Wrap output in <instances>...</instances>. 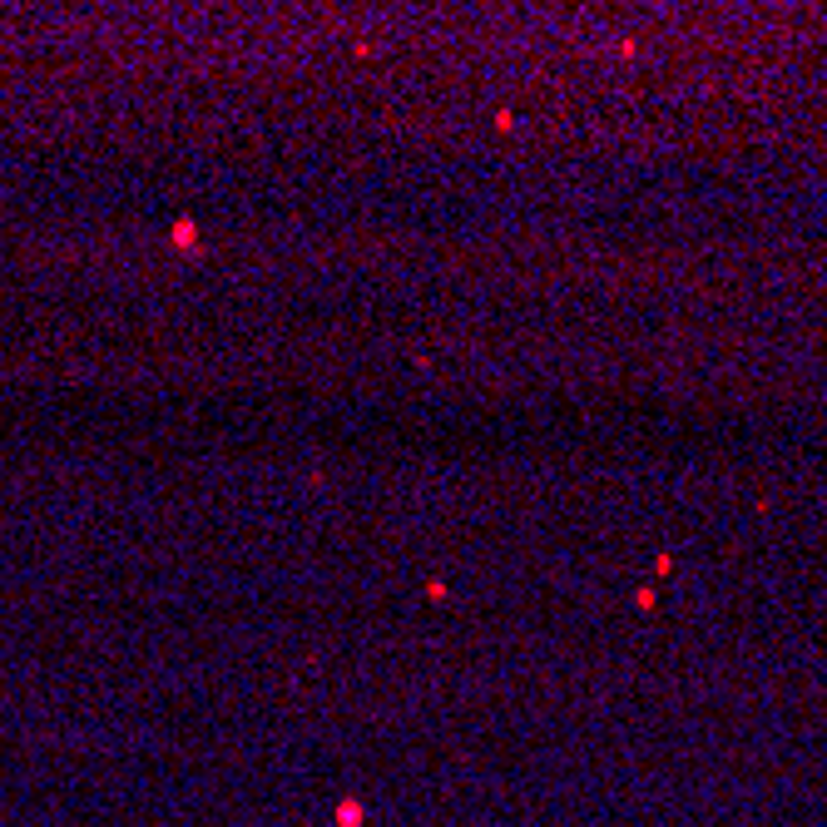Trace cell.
Returning <instances> with one entry per match:
<instances>
[{"mask_svg":"<svg viewBox=\"0 0 827 827\" xmlns=\"http://www.w3.org/2000/svg\"><path fill=\"white\" fill-rule=\"evenodd\" d=\"M173 243H179V248H194V223H189V219L173 223Z\"/></svg>","mask_w":827,"mask_h":827,"instance_id":"obj_1","label":"cell"}]
</instances>
